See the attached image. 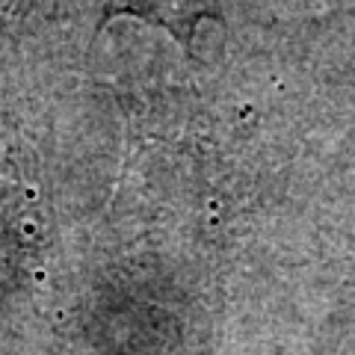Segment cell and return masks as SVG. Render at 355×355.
I'll list each match as a JSON object with an SVG mask.
<instances>
[{"instance_id": "cell-1", "label": "cell", "mask_w": 355, "mask_h": 355, "mask_svg": "<svg viewBox=\"0 0 355 355\" xmlns=\"http://www.w3.org/2000/svg\"><path fill=\"white\" fill-rule=\"evenodd\" d=\"M116 15L142 18L154 27L172 33V39L187 53H193V39L202 21H222V0H104L98 30Z\"/></svg>"}]
</instances>
